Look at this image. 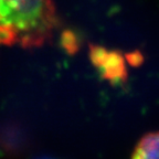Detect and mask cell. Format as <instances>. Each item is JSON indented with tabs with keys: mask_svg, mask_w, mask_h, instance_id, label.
Wrapping results in <instances>:
<instances>
[{
	"mask_svg": "<svg viewBox=\"0 0 159 159\" xmlns=\"http://www.w3.org/2000/svg\"><path fill=\"white\" fill-rule=\"evenodd\" d=\"M132 157L135 159L159 158V132L149 133L142 137L135 147Z\"/></svg>",
	"mask_w": 159,
	"mask_h": 159,
	"instance_id": "cell-3",
	"label": "cell"
},
{
	"mask_svg": "<svg viewBox=\"0 0 159 159\" xmlns=\"http://www.w3.org/2000/svg\"><path fill=\"white\" fill-rule=\"evenodd\" d=\"M62 45L69 53H74L79 49V40L72 31H65L62 37Z\"/></svg>",
	"mask_w": 159,
	"mask_h": 159,
	"instance_id": "cell-4",
	"label": "cell"
},
{
	"mask_svg": "<svg viewBox=\"0 0 159 159\" xmlns=\"http://www.w3.org/2000/svg\"><path fill=\"white\" fill-rule=\"evenodd\" d=\"M127 62H129L134 66H137V65H140L143 63V55L140 52H132L129 54L126 55Z\"/></svg>",
	"mask_w": 159,
	"mask_h": 159,
	"instance_id": "cell-5",
	"label": "cell"
},
{
	"mask_svg": "<svg viewBox=\"0 0 159 159\" xmlns=\"http://www.w3.org/2000/svg\"><path fill=\"white\" fill-rule=\"evenodd\" d=\"M89 57L102 76L113 85L124 83L127 80L126 61L122 53L109 51L101 45H91Z\"/></svg>",
	"mask_w": 159,
	"mask_h": 159,
	"instance_id": "cell-2",
	"label": "cell"
},
{
	"mask_svg": "<svg viewBox=\"0 0 159 159\" xmlns=\"http://www.w3.org/2000/svg\"><path fill=\"white\" fill-rule=\"evenodd\" d=\"M57 25L52 0H0V44L41 47Z\"/></svg>",
	"mask_w": 159,
	"mask_h": 159,
	"instance_id": "cell-1",
	"label": "cell"
}]
</instances>
